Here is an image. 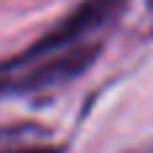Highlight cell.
<instances>
[{
    "mask_svg": "<svg viewBox=\"0 0 153 153\" xmlns=\"http://www.w3.org/2000/svg\"><path fill=\"white\" fill-rule=\"evenodd\" d=\"M132 153H153V148H143V151H132Z\"/></svg>",
    "mask_w": 153,
    "mask_h": 153,
    "instance_id": "1",
    "label": "cell"
},
{
    "mask_svg": "<svg viewBox=\"0 0 153 153\" xmlns=\"http://www.w3.org/2000/svg\"><path fill=\"white\" fill-rule=\"evenodd\" d=\"M145 5H148V11L153 13V0H145Z\"/></svg>",
    "mask_w": 153,
    "mask_h": 153,
    "instance_id": "2",
    "label": "cell"
}]
</instances>
